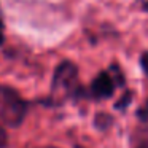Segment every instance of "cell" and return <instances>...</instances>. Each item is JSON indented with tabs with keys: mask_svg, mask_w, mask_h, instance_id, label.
<instances>
[{
	"mask_svg": "<svg viewBox=\"0 0 148 148\" xmlns=\"http://www.w3.org/2000/svg\"><path fill=\"white\" fill-rule=\"evenodd\" d=\"M27 112V103L14 89L8 86H0V123L7 126L21 124Z\"/></svg>",
	"mask_w": 148,
	"mask_h": 148,
	"instance_id": "6da1fadb",
	"label": "cell"
},
{
	"mask_svg": "<svg viewBox=\"0 0 148 148\" xmlns=\"http://www.w3.org/2000/svg\"><path fill=\"white\" fill-rule=\"evenodd\" d=\"M78 77V69L75 64L69 61H64L56 67L54 75H53V92L59 89H64L67 92H70L72 88L77 83Z\"/></svg>",
	"mask_w": 148,
	"mask_h": 148,
	"instance_id": "7a4b0ae2",
	"label": "cell"
},
{
	"mask_svg": "<svg viewBox=\"0 0 148 148\" xmlns=\"http://www.w3.org/2000/svg\"><path fill=\"white\" fill-rule=\"evenodd\" d=\"M115 91V83H113L112 77L107 72H100L91 83V94L96 99H105L110 97Z\"/></svg>",
	"mask_w": 148,
	"mask_h": 148,
	"instance_id": "3957f363",
	"label": "cell"
},
{
	"mask_svg": "<svg viewBox=\"0 0 148 148\" xmlns=\"http://www.w3.org/2000/svg\"><path fill=\"white\" fill-rule=\"evenodd\" d=\"M137 116L142 119V121H148V99H147V102L137 110Z\"/></svg>",
	"mask_w": 148,
	"mask_h": 148,
	"instance_id": "277c9868",
	"label": "cell"
},
{
	"mask_svg": "<svg viewBox=\"0 0 148 148\" xmlns=\"http://www.w3.org/2000/svg\"><path fill=\"white\" fill-rule=\"evenodd\" d=\"M7 143H8V135L5 132V129L0 126V148H5Z\"/></svg>",
	"mask_w": 148,
	"mask_h": 148,
	"instance_id": "5b68a950",
	"label": "cell"
},
{
	"mask_svg": "<svg viewBox=\"0 0 148 148\" xmlns=\"http://www.w3.org/2000/svg\"><path fill=\"white\" fill-rule=\"evenodd\" d=\"M140 64H142V69H143V72L148 75V51L142 54V58H140Z\"/></svg>",
	"mask_w": 148,
	"mask_h": 148,
	"instance_id": "8992f818",
	"label": "cell"
},
{
	"mask_svg": "<svg viewBox=\"0 0 148 148\" xmlns=\"http://www.w3.org/2000/svg\"><path fill=\"white\" fill-rule=\"evenodd\" d=\"M135 148H148V134H147V137H143V140L140 143L135 145Z\"/></svg>",
	"mask_w": 148,
	"mask_h": 148,
	"instance_id": "52a82bcc",
	"label": "cell"
},
{
	"mask_svg": "<svg viewBox=\"0 0 148 148\" xmlns=\"http://www.w3.org/2000/svg\"><path fill=\"white\" fill-rule=\"evenodd\" d=\"M3 43V23L0 19V45Z\"/></svg>",
	"mask_w": 148,
	"mask_h": 148,
	"instance_id": "ba28073f",
	"label": "cell"
}]
</instances>
